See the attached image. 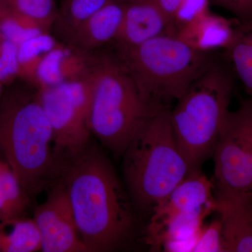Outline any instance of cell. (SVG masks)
Listing matches in <instances>:
<instances>
[{"mask_svg": "<svg viewBox=\"0 0 252 252\" xmlns=\"http://www.w3.org/2000/svg\"><path fill=\"white\" fill-rule=\"evenodd\" d=\"M29 198L0 152V222L22 217Z\"/></svg>", "mask_w": 252, "mask_h": 252, "instance_id": "cell-18", "label": "cell"}, {"mask_svg": "<svg viewBox=\"0 0 252 252\" xmlns=\"http://www.w3.org/2000/svg\"><path fill=\"white\" fill-rule=\"evenodd\" d=\"M223 252H252V192L215 194Z\"/></svg>", "mask_w": 252, "mask_h": 252, "instance_id": "cell-11", "label": "cell"}, {"mask_svg": "<svg viewBox=\"0 0 252 252\" xmlns=\"http://www.w3.org/2000/svg\"><path fill=\"white\" fill-rule=\"evenodd\" d=\"M236 18L228 19L208 11L193 18L177 32V36L190 48L205 52L225 50L230 44Z\"/></svg>", "mask_w": 252, "mask_h": 252, "instance_id": "cell-14", "label": "cell"}, {"mask_svg": "<svg viewBox=\"0 0 252 252\" xmlns=\"http://www.w3.org/2000/svg\"><path fill=\"white\" fill-rule=\"evenodd\" d=\"M116 54L154 108L170 107L217 60L213 52L192 49L171 35L132 47L117 45Z\"/></svg>", "mask_w": 252, "mask_h": 252, "instance_id": "cell-6", "label": "cell"}, {"mask_svg": "<svg viewBox=\"0 0 252 252\" xmlns=\"http://www.w3.org/2000/svg\"><path fill=\"white\" fill-rule=\"evenodd\" d=\"M126 4L122 0H112L104 5L74 32L67 41L69 45L89 54L115 41L122 28Z\"/></svg>", "mask_w": 252, "mask_h": 252, "instance_id": "cell-13", "label": "cell"}, {"mask_svg": "<svg viewBox=\"0 0 252 252\" xmlns=\"http://www.w3.org/2000/svg\"><path fill=\"white\" fill-rule=\"evenodd\" d=\"M223 51L235 77L252 99V20L235 26L230 44Z\"/></svg>", "mask_w": 252, "mask_h": 252, "instance_id": "cell-16", "label": "cell"}, {"mask_svg": "<svg viewBox=\"0 0 252 252\" xmlns=\"http://www.w3.org/2000/svg\"><path fill=\"white\" fill-rule=\"evenodd\" d=\"M215 186L200 170L190 172L171 193L153 209L148 225L153 226L178 217L205 220L215 212Z\"/></svg>", "mask_w": 252, "mask_h": 252, "instance_id": "cell-10", "label": "cell"}, {"mask_svg": "<svg viewBox=\"0 0 252 252\" xmlns=\"http://www.w3.org/2000/svg\"><path fill=\"white\" fill-rule=\"evenodd\" d=\"M88 54L71 46L58 44L44 56L36 68L32 85L46 89L84 77Z\"/></svg>", "mask_w": 252, "mask_h": 252, "instance_id": "cell-15", "label": "cell"}, {"mask_svg": "<svg viewBox=\"0 0 252 252\" xmlns=\"http://www.w3.org/2000/svg\"><path fill=\"white\" fill-rule=\"evenodd\" d=\"M234 78L229 65L217 60L170 110L174 138L191 172L215 152L230 112Z\"/></svg>", "mask_w": 252, "mask_h": 252, "instance_id": "cell-5", "label": "cell"}, {"mask_svg": "<svg viewBox=\"0 0 252 252\" xmlns=\"http://www.w3.org/2000/svg\"><path fill=\"white\" fill-rule=\"evenodd\" d=\"M213 155L217 190L252 192V99L230 111Z\"/></svg>", "mask_w": 252, "mask_h": 252, "instance_id": "cell-8", "label": "cell"}, {"mask_svg": "<svg viewBox=\"0 0 252 252\" xmlns=\"http://www.w3.org/2000/svg\"><path fill=\"white\" fill-rule=\"evenodd\" d=\"M84 76L91 89V132L114 155L121 157L135 132L158 108L145 102L116 54L95 57L88 54Z\"/></svg>", "mask_w": 252, "mask_h": 252, "instance_id": "cell-3", "label": "cell"}, {"mask_svg": "<svg viewBox=\"0 0 252 252\" xmlns=\"http://www.w3.org/2000/svg\"><path fill=\"white\" fill-rule=\"evenodd\" d=\"M210 4L229 11L240 22L252 20V0H210Z\"/></svg>", "mask_w": 252, "mask_h": 252, "instance_id": "cell-26", "label": "cell"}, {"mask_svg": "<svg viewBox=\"0 0 252 252\" xmlns=\"http://www.w3.org/2000/svg\"><path fill=\"white\" fill-rule=\"evenodd\" d=\"M37 93L52 127L56 153L66 163L89 146L90 86L84 76Z\"/></svg>", "mask_w": 252, "mask_h": 252, "instance_id": "cell-7", "label": "cell"}, {"mask_svg": "<svg viewBox=\"0 0 252 252\" xmlns=\"http://www.w3.org/2000/svg\"><path fill=\"white\" fill-rule=\"evenodd\" d=\"M6 4L11 12L31 20L46 32L57 17L54 0H6Z\"/></svg>", "mask_w": 252, "mask_h": 252, "instance_id": "cell-21", "label": "cell"}, {"mask_svg": "<svg viewBox=\"0 0 252 252\" xmlns=\"http://www.w3.org/2000/svg\"><path fill=\"white\" fill-rule=\"evenodd\" d=\"M193 252H223L221 224L220 219L202 226Z\"/></svg>", "mask_w": 252, "mask_h": 252, "instance_id": "cell-24", "label": "cell"}, {"mask_svg": "<svg viewBox=\"0 0 252 252\" xmlns=\"http://www.w3.org/2000/svg\"><path fill=\"white\" fill-rule=\"evenodd\" d=\"M122 1H124L126 3L131 2V1H136V0H122Z\"/></svg>", "mask_w": 252, "mask_h": 252, "instance_id": "cell-30", "label": "cell"}, {"mask_svg": "<svg viewBox=\"0 0 252 252\" xmlns=\"http://www.w3.org/2000/svg\"><path fill=\"white\" fill-rule=\"evenodd\" d=\"M181 1L182 0H157L159 6L163 11L164 14L167 16L169 22L171 25L172 31L175 33V30L173 25L174 16H175L176 9H177L178 5L180 4Z\"/></svg>", "mask_w": 252, "mask_h": 252, "instance_id": "cell-27", "label": "cell"}, {"mask_svg": "<svg viewBox=\"0 0 252 252\" xmlns=\"http://www.w3.org/2000/svg\"><path fill=\"white\" fill-rule=\"evenodd\" d=\"M8 11H9V9H8L7 4H6V0H0V17L6 14Z\"/></svg>", "mask_w": 252, "mask_h": 252, "instance_id": "cell-28", "label": "cell"}, {"mask_svg": "<svg viewBox=\"0 0 252 252\" xmlns=\"http://www.w3.org/2000/svg\"><path fill=\"white\" fill-rule=\"evenodd\" d=\"M17 77L18 46L0 34V82L10 84Z\"/></svg>", "mask_w": 252, "mask_h": 252, "instance_id": "cell-23", "label": "cell"}, {"mask_svg": "<svg viewBox=\"0 0 252 252\" xmlns=\"http://www.w3.org/2000/svg\"><path fill=\"white\" fill-rule=\"evenodd\" d=\"M0 152L29 197L61 177L65 164L38 93L17 91L0 104Z\"/></svg>", "mask_w": 252, "mask_h": 252, "instance_id": "cell-2", "label": "cell"}, {"mask_svg": "<svg viewBox=\"0 0 252 252\" xmlns=\"http://www.w3.org/2000/svg\"><path fill=\"white\" fill-rule=\"evenodd\" d=\"M170 110V107L156 109L123 154L126 183L142 208L153 210L192 172L174 138Z\"/></svg>", "mask_w": 252, "mask_h": 252, "instance_id": "cell-4", "label": "cell"}, {"mask_svg": "<svg viewBox=\"0 0 252 252\" xmlns=\"http://www.w3.org/2000/svg\"><path fill=\"white\" fill-rule=\"evenodd\" d=\"M44 32L35 23L9 10L0 17V34L17 46Z\"/></svg>", "mask_w": 252, "mask_h": 252, "instance_id": "cell-22", "label": "cell"}, {"mask_svg": "<svg viewBox=\"0 0 252 252\" xmlns=\"http://www.w3.org/2000/svg\"><path fill=\"white\" fill-rule=\"evenodd\" d=\"M112 0H66L58 11L55 29L66 41L74 32L104 5Z\"/></svg>", "mask_w": 252, "mask_h": 252, "instance_id": "cell-19", "label": "cell"}, {"mask_svg": "<svg viewBox=\"0 0 252 252\" xmlns=\"http://www.w3.org/2000/svg\"><path fill=\"white\" fill-rule=\"evenodd\" d=\"M210 0H182L174 16L173 25L176 35L185 24L210 11Z\"/></svg>", "mask_w": 252, "mask_h": 252, "instance_id": "cell-25", "label": "cell"}, {"mask_svg": "<svg viewBox=\"0 0 252 252\" xmlns=\"http://www.w3.org/2000/svg\"><path fill=\"white\" fill-rule=\"evenodd\" d=\"M2 86L3 84L0 82V104H1V94H2Z\"/></svg>", "mask_w": 252, "mask_h": 252, "instance_id": "cell-29", "label": "cell"}, {"mask_svg": "<svg viewBox=\"0 0 252 252\" xmlns=\"http://www.w3.org/2000/svg\"><path fill=\"white\" fill-rule=\"evenodd\" d=\"M59 44L54 36L44 32L18 46V77L32 84L36 69L46 54Z\"/></svg>", "mask_w": 252, "mask_h": 252, "instance_id": "cell-20", "label": "cell"}, {"mask_svg": "<svg viewBox=\"0 0 252 252\" xmlns=\"http://www.w3.org/2000/svg\"><path fill=\"white\" fill-rule=\"evenodd\" d=\"M38 251H41V238L34 219L0 222V252Z\"/></svg>", "mask_w": 252, "mask_h": 252, "instance_id": "cell-17", "label": "cell"}, {"mask_svg": "<svg viewBox=\"0 0 252 252\" xmlns=\"http://www.w3.org/2000/svg\"><path fill=\"white\" fill-rule=\"evenodd\" d=\"M81 240L89 252H110L128 238L132 207L108 159L90 145L61 175Z\"/></svg>", "mask_w": 252, "mask_h": 252, "instance_id": "cell-1", "label": "cell"}, {"mask_svg": "<svg viewBox=\"0 0 252 252\" xmlns=\"http://www.w3.org/2000/svg\"><path fill=\"white\" fill-rule=\"evenodd\" d=\"M162 35L175 36L157 0L126 3L122 28L115 40L117 46L132 47Z\"/></svg>", "mask_w": 252, "mask_h": 252, "instance_id": "cell-12", "label": "cell"}, {"mask_svg": "<svg viewBox=\"0 0 252 252\" xmlns=\"http://www.w3.org/2000/svg\"><path fill=\"white\" fill-rule=\"evenodd\" d=\"M35 220L44 252H89L80 238L65 190L56 185L36 209Z\"/></svg>", "mask_w": 252, "mask_h": 252, "instance_id": "cell-9", "label": "cell"}]
</instances>
